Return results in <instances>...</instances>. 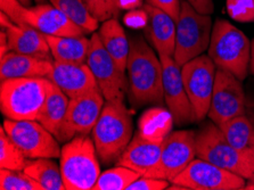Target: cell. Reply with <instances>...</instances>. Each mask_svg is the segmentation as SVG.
<instances>
[{
  "label": "cell",
  "instance_id": "cell-34",
  "mask_svg": "<svg viewBox=\"0 0 254 190\" xmlns=\"http://www.w3.org/2000/svg\"><path fill=\"white\" fill-rule=\"evenodd\" d=\"M169 182L170 181L141 176L133 181L127 190H164L168 189Z\"/></svg>",
  "mask_w": 254,
  "mask_h": 190
},
{
  "label": "cell",
  "instance_id": "cell-11",
  "mask_svg": "<svg viewBox=\"0 0 254 190\" xmlns=\"http://www.w3.org/2000/svg\"><path fill=\"white\" fill-rule=\"evenodd\" d=\"M217 66L209 55H201L182 66V76L187 96L193 105L196 119L207 116L212 99Z\"/></svg>",
  "mask_w": 254,
  "mask_h": 190
},
{
  "label": "cell",
  "instance_id": "cell-7",
  "mask_svg": "<svg viewBox=\"0 0 254 190\" xmlns=\"http://www.w3.org/2000/svg\"><path fill=\"white\" fill-rule=\"evenodd\" d=\"M211 15L201 14L187 0H182L180 16L177 21L176 63L180 67L187 62L203 55L209 49L212 34Z\"/></svg>",
  "mask_w": 254,
  "mask_h": 190
},
{
  "label": "cell",
  "instance_id": "cell-42",
  "mask_svg": "<svg viewBox=\"0 0 254 190\" xmlns=\"http://www.w3.org/2000/svg\"><path fill=\"white\" fill-rule=\"evenodd\" d=\"M34 1H37V2H44L45 0H34Z\"/></svg>",
  "mask_w": 254,
  "mask_h": 190
},
{
  "label": "cell",
  "instance_id": "cell-12",
  "mask_svg": "<svg viewBox=\"0 0 254 190\" xmlns=\"http://www.w3.org/2000/svg\"><path fill=\"white\" fill-rule=\"evenodd\" d=\"M245 180L236 173L197 157L171 184L193 190H241L245 187Z\"/></svg>",
  "mask_w": 254,
  "mask_h": 190
},
{
  "label": "cell",
  "instance_id": "cell-30",
  "mask_svg": "<svg viewBox=\"0 0 254 190\" xmlns=\"http://www.w3.org/2000/svg\"><path fill=\"white\" fill-rule=\"evenodd\" d=\"M28 157L22 152L20 147L13 141L1 127L0 129V169L24 171L28 165Z\"/></svg>",
  "mask_w": 254,
  "mask_h": 190
},
{
  "label": "cell",
  "instance_id": "cell-2",
  "mask_svg": "<svg viewBox=\"0 0 254 190\" xmlns=\"http://www.w3.org/2000/svg\"><path fill=\"white\" fill-rule=\"evenodd\" d=\"M91 135L99 162L104 165L118 162L133 137L131 112L125 100H106Z\"/></svg>",
  "mask_w": 254,
  "mask_h": 190
},
{
  "label": "cell",
  "instance_id": "cell-13",
  "mask_svg": "<svg viewBox=\"0 0 254 190\" xmlns=\"http://www.w3.org/2000/svg\"><path fill=\"white\" fill-rule=\"evenodd\" d=\"M242 82L243 81L237 79L230 72L217 68L207 116L218 127L245 114V92Z\"/></svg>",
  "mask_w": 254,
  "mask_h": 190
},
{
  "label": "cell",
  "instance_id": "cell-17",
  "mask_svg": "<svg viewBox=\"0 0 254 190\" xmlns=\"http://www.w3.org/2000/svg\"><path fill=\"white\" fill-rule=\"evenodd\" d=\"M47 79L70 99L78 98L98 87L97 81L87 63L72 64L54 61L53 68Z\"/></svg>",
  "mask_w": 254,
  "mask_h": 190
},
{
  "label": "cell",
  "instance_id": "cell-40",
  "mask_svg": "<svg viewBox=\"0 0 254 190\" xmlns=\"http://www.w3.org/2000/svg\"><path fill=\"white\" fill-rule=\"evenodd\" d=\"M244 190H254V176L252 178H250L249 182L245 185Z\"/></svg>",
  "mask_w": 254,
  "mask_h": 190
},
{
  "label": "cell",
  "instance_id": "cell-14",
  "mask_svg": "<svg viewBox=\"0 0 254 190\" xmlns=\"http://www.w3.org/2000/svg\"><path fill=\"white\" fill-rule=\"evenodd\" d=\"M104 96L98 87L78 98L70 99L67 112L62 123L59 141L67 142L76 135L91 133L104 107Z\"/></svg>",
  "mask_w": 254,
  "mask_h": 190
},
{
  "label": "cell",
  "instance_id": "cell-32",
  "mask_svg": "<svg viewBox=\"0 0 254 190\" xmlns=\"http://www.w3.org/2000/svg\"><path fill=\"white\" fill-rule=\"evenodd\" d=\"M92 16L99 23L110 18H118L121 7L117 0H83Z\"/></svg>",
  "mask_w": 254,
  "mask_h": 190
},
{
  "label": "cell",
  "instance_id": "cell-31",
  "mask_svg": "<svg viewBox=\"0 0 254 190\" xmlns=\"http://www.w3.org/2000/svg\"><path fill=\"white\" fill-rule=\"evenodd\" d=\"M0 189L1 190H45L24 171L0 169Z\"/></svg>",
  "mask_w": 254,
  "mask_h": 190
},
{
  "label": "cell",
  "instance_id": "cell-8",
  "mask_svg": "<svg viewBox=\"0 0 254 190\" xmlns=\"http://www.w3.org/2000/svg\"><path fill=\"white\" fill-rule=\"evenodd\" d=\"M2 127L28 158L61 157L62 148L59 139L37 120L15 121L6 119Z\"/></svg>",
  "mask_w": 254,
  "mask_h": 190
},
{
  "label": "cell",
  "instance_id": "cell-16",
  "mask_svg": "<svg viewBox=\"0 0 254 190\" xmlns=\"http://www.w3.org/2000/svg\"><path fill=\"white\" fill-rule=\"evenodd\" d=\"M32 26L41 33L56 37H82L86 32L55 6L40 3L23 6L20 11V25Z\"/></svg>",
  "mask_w": 254,
  "mask_h": 190
},
{
  "label": "cell",
  "instance_id": "cell-19",
  "mask_svg": "<svg viewBox=\"0 0 254 190\" xmlns=\"http://www.w3.org/2000/svg\"><path fill=\"white\" fill-rule=\"evenodd\" d=\"M162 142L148 140L137 131L117 163L145 176L159 163Z\"/></svg>",
  "mask_w": 254,
  "mask_h": 190
},
{
  "label": "cell",
  "instance_id": "cell-39",
  "mask_svg": "<svg viewBox=\"0 0 254 190\" xmlns=\"http://www.w3.org/2000/svg\"><path fill=\"white\" fill-rule=\"evenodd\" d=\"M250 72L254 74V39L251 42V61H250Z\"/></svg>",
  "mask_w": 254,
  "mask_h": 190
},
{
  "label": "cell",
  "instance_id": "cell-18",
  "mask_svg": "<svg viewBox=\"0 0 254 190\" xmlns=\"http://www.w3.org/2000/svg\"><path fill=\"white\" fill-rule=\"evenodd\" d=\"M142 9L147 15L146 36L159 55H175L177 22L164 10L145 3Z\"/></svg>",
  "mask_w": 254,
  "mask_h": 190
},
{
  "label": "cell",
  "instance_id": "cell-10",
  "mask_svg": "<svg viewBox=\"0 0 254 190\" xmlns=\"http://www.w3.org/2000/svg\"><path fill=\"white\" fill-rule=\"evenodd\" d=\"M196 156V132L193 130L175 131L162 142L160 161L144 177L172 181Z\"/></svg>",
  "mask_w": 254,
  "mask_h": 190
},
{
  "label": "cell",
  "instance_id": "cell-26",
  "mask_svg": "<svg viewBox=\"0 0 254 190\" xmlns=\"http://www.w3.org/2000/svg\"><path fill=\"white\" fill-rule=\"evenodd\" d=\"M219 127L230 145L242 153L254 156V126L245 114L222 123Z\"/></svg>",
  "mask_w": 254,
  "mask_h": 190
},
{
  "label": "cell",
  "instance_id": "cell-29",
  "mask_svg": "<svg viewBox=\"0 0 254 190\" xmlns=\"http://www.w3.org/2000/svg\"><path fill=\"white\" fill-rule=\"evenodd\" d=\"M141 176L126 166L118 165L101 173L92 190H127Z\"/></svg>",
  "mask_w": 254,
  "mask_h": 190
},
{
  "label": "cell",
  "instance_id": "cell-38",
  "mask_svg": "<svg viewBox=\"0 0 254 190\" xmlns=\"http://www.w3.org/2000/svg\"><path fill=\"white\" fill-rule=\"evenodd\" d=\"M0 24H1V28L3 30H7L8 28H10V26H13L15 23L11 21L8 15L1 11V13H0Z\"/></svg>",
  "mask_w": 254,
  "mask_h": 190
},
{
  "label": "cell",
  "instance_id": "cell-1",
  "mask_svg": "<svg viewBox=\"0 0 254 190\" xmlns=\"http://www.w3.org/2000/svg\"><path fill=\"white\" fill-rule=\"evenodd\" d=\"M127 64L130 102L136 107L164 102L162 63L141 37H130Z\"/></svg>",
  "mask_w": 254,
  "mask_h": 190
},
{
  "label": "cell",
  "instance_id": "cell-4",
  "mask_svg": "<svg viewBox=\"0 0 254 190\" xmlns=\"http://www.w3.org/2000/svg\"><path fill=\"white\" fill-rule=\"evenodd\" d=\"M207 53L217 68L230 72L241 81L246 79L251 61V41L232 23L226 19L215 21Z\"/></svg>",
  "mask_w": 254,
  "mask_h": 190
},
{
  "label": "cell",
  "instance_id": "cell-25",
  "mask_svg": "<svg viewBox=\"0 0 254 190\" xmlns=\"http://www.w3.org/2000/svg\"><path fill=\"white\" fill-rule=\"evenodd\" d=\"M68 103H70V98L53 83L49 88L47 99H46L45 106L42 108L38 121L48 131H51L56 138H59L60 135V130L66 115Z\"/></svg>",
  "mask_w": 254,
  "mask_h": 190
},
{
  "label": "cell",
  "instance_id": "cell-24",
  "mask_svg": "<svg viewBox=\"0 0 254 190\" xmlns=\"http://www.w3.org/2000/svg\"><path fill=\"white\" fill-rule=\"evenodd\" d=\"M173 116L169 110L161 106L148 108L141 114L138 121V132L142 137L154 142H163L171 133Z\"/></svg>",
  "mask_w": 254,
  "mask_h": 190
},
{
  "label": "cell",
  "instance_id": "cell-22",
  "mask_svg": "<svg viewBox=\"0 0 254 190\" xmlns=\"http://www.w3.org/2000/svg\"><path fill=\"white\" fill-rule=\"evenodd\" d=\"M98 34L103 46L112 56L115 63L123 72H126L127 64H128L130 41L118 18H110L103 22L98 29Z\"/></svg>",
  "mask_w": 254,
  "mask_h": 190
},
{
  "label": "cell",
  "instance_id": "cell-21",
  "mask_svg": "<svg viewBox=\"0 0 254 190\" xmlns=\"http://www.w3.org/2000/svg\"><path fill=\"white\" fill-rule=\"evenodd\" d=\"M10 52L52 61V53L44 33L32 26L14 24L6 30Z\"/></svg>",
  "mask_w": 254,
  "mask_h": 190
},
{
  "label": "cell",
  "instance_id": "cell-35",
  "mask_svg": "<svg viewBox=\"0 0 254 190\" xmlns=\"http://www.w3.org/2000/svg\"><path fill=\"white\" fill-rule=\"evenodd\" d=\"M146 3H149V5L164 10L176 22L179 19L180 9H182V0H146Z\"/></svg>",
  "mask_w": 254,
  "mask_h": 190
},
{
  "label": "cell",
  "instance_id": "cell-20",
  "mask_svg": "<svg viewBox=\"0 0 254 190\" xmlns=\"http://www.w3.org/2000/svg\"><path fill=\"white\" fill-rule=\"evenodd\" d=\"M52 61L9 52L0 58V81L21 77H47L53 68Z\"/></svg>",
  "mask_w": 254,
  "mask_h": 190
},
{
  "label": "cell",
  "instance_id": "cell-33",
  "mask_svg": "<svg viewBox=\"0 0 254 190\" xmlns=\"http://www.w3.org/2000/svg\"><path fill=\"white\" fill-rule=\"evenodd\" d=\"M226 7L228 15L235 21L254 22V0H227Z\"/></svg>",
  "mask_w": 254,
  "mask_h": 190
},
{
  "label": "cell",
  "instance_id": "cell-6",
  "mask_svg": "<svg viewBox=\"0 0 254 190\" xmlns=\"http://www.w3.org/2000/svg\"><path fill=\"white\" fill-rule=\"evenodd\" d=\"M196 156L249 180L254 176V156L235 148L217 124L205 123L196 132Z\"/></svg>",
  "mask_w": 254,
  "mask_h": 190
},
{
  "label": "cell",
  "instance_id": "cell-37",
  "mask_svg": "<svg viewBox=\"0 0 254 190\" xmlns=\"http://www.w3.org/2000/svg\"><path fill=\"white\" fill-rule=\"evenodd\" d=\"M9 47H8V38H7V32L6 30H1L0 32V58L5 56L7 53H9Z\"/></svg>",
  "mask_w": 254,
  "mask_h": 190
},
{
  "label": "cell",
  "instance_id": "cell-43",
  "mask_svg": "<svg viewBox=\"0 0 254 190\" xmlns=\"http://www.w3.org/2000/svg\"><path fill=\"white\" fill-rule=\"evenodd\" d=\"M117 1L119 2V5H120V0H117Z\"/></svg>",
  "mask_w": 254,
  "mask_h": 190
},
{
  "label": "cell",
  "instance_id": "cell-15",
  "mask_svg": "<svg viewBox=\"0 0 254 190\" xmlns=\"http://www.w3.org/2000/svg\"><path fill=\"white\" fill-rule=\"evenodd\" d=\"M162 63L164 102L171 112L177 126L197 122L193 105L188 98L182 76V67L175 58L168 55H159Z\"/></svg>",
  "mask_w": 254,
  "mask_h": 190
},
{
  "label": "cell",
  "instance_id": "cell-28",
  "mask_svg": "<svg viewBox=\"0 0 254 190\" xmlns=\"http://www.w3.org/2000/svg\"><path fill=\"white\" fill-rule=\"evenodd\" d=\"M52 5L72 19L87 34L99 29V22L92 16L83 0H51Z\"/></svg>",
  "mask_w": 254,
  "mask_h": 190
},
{
  "label": "cell",
  "instance_id": "cell-23",
  "mask_svg": "<svg viewBox=\"0 0 254 190\" xmlns=\"http://www.w3.org/2000/svg\"><path fill=\"white\" fill-rule=\"evenodd\" d=\"M54 61L61 63H87L90 39L82 37H56L45 34Z\"/></svg>",
  "mask_w": 254,
  "mask_h": 190
},
{
  "label": "cell",
  "instance_id": "cell-5",
  "mask_svg": "<svg viewBox=\"0 0 254 190\" xmlns=\"http://www.w3.org/2000/svg\"><path fill=\"white\" fill-rule=\"evenodd\" d=\"M61 172L66 190H92L101 176L95 142L89 135H76L64 143Z\"/></svg>",
  "mask_w": 254,
  "mask_h": 190
},
{
  "label": "cell",
  "instance_id": "cell-41",
  "mask_svg": "<svg viewBox=\"0 0 254 190\" xmlns=\"http://www.w3.org/2000/svg\"><path fill=\"white\" fill-rule=\"evenodd\" d=\"M22 5H24L25 7H30L31 5H32V0H18Z\"/></svg>",
  "mask_w": 254,
  "mask_h": 190
},
{
  "label": "cell",
  "instance_id": "cell-27",
  "mask_svg": "<svg viewBox=\"0 0 254 190\" xmlns=\"http://www.w3.org/2000/svg\"><path fill=\"white\" fill-rule=\"evenodd\" d=\"M24 172L39 182L45 190H66L61 166L57 165L53 158H36L30 161Z\"/></svg>",
  "mask_w": 254,
  "mask_h": 190
},
{
  "label": "cell",
  "instance_id": "cell-36",
  "mask_svg": "<svg viewBox=\"0 0 254 190\" xmlns=\"http://www.w3.org/2000/svg\"><path fill=\"white\" fill-rule=\"evenodd\" d=\"M187 1L201 14L211 15L214 10L212 0H187Z\"/></svg>",
  "mask_w": 254,
  "mask_h": 190
},
{
  "label": "cell",
  "instance_id": "cell-9",
  "mask_svg": "<svg viewBox=\"0 0 254 190\" xmlns=\"http://www.w3.org/2000/svg\"><path fill=\"white\" fill-rule=\"evenodd\" d=\"M87 64L97 81L104 98L106 100L126 99L127 92L129 91L128 77L103 46L98 32L91 33Z\"/></svg>",
  "mask_w": 254,
  "mask_h": 190
},
{
  "label": "cell",
  "instance_id": "cell-3",
  "mask_svg": "<svg viewBox=\"0 0 254 190\" xmlns=\"http://www.w3.org/2000/svg\"><path fill=\"white\" fill-rule=\"evenodd\" d=\"M53 82L47 77H21L1 81L0 110L6 119L39 120Z\"/></svg>",
  "mask_w": 254,
  "mask_h": 190
}]
</instances>
